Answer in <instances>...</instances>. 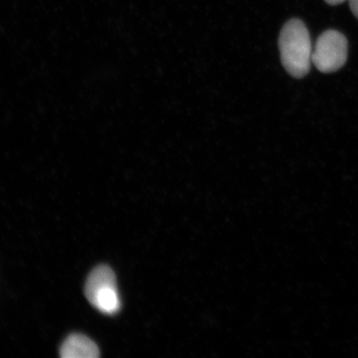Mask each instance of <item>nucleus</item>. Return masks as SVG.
Returning <instances> with one entry per match:
<instances>
[{
    "instance_id": "1",
    "label": "nucleus",
    "mask_w": 358,
    "mask_h": 358,
    "mask_svg": "<svg viewBox=\"0 0 358 358\" xmlns=\"http://www.w3.org/2000/svg\"><path fill=\"white\" fill-rule=\"evenodd\" d=\"M279 47L282 64L295 78L310 73L313 49L310 32L301 20H289L282 29Z\"/></svg>"
},
{
    "instance_id": "2",
    "label": "nucleus",
    "mask_w": 358,
    "mask_h": 358,
    "mask_svg": "<svg viewBox=\"0 0 358 358\" xmlns=\"http://www.w3.org/2000/svg\"><path fill=\"white\" fill-rule=\"evenodd\" d=\"M85 294L92 306L106 315H115L120 308V299L115 273L109 266H100L89 275Z\"/></svg>"
},
{
    "instance_id": "3",
    "label": "nucleus",
    "mask_w": 358,
    "mask_h": 358,
    "mask_svg": "<svg viewBox=\"0 0 358 358\" xmlns=\"http://www.w3.org/2000/svg\"><path fill=\"white\" fill-rule=\"evenodd\" d=\"M348 51L345 36L337 30H327L317 40L312 62L321 73H335L346 64Z\"/></svg>"
},
{
    "instance_id": "4",
    "label": "nucleus",
    "mask_w": 358,
    "mask_h": 358,
    "mask_svg": "<svg viewBox=\"0 0 358 358\" xmlns=\"http://www.w3.org/2000/svg\"><path fill=\"white\" fill-rule=\"evenodd\" d=\"M60 355L64 358H96L100 355V350L87 336L75 334L62 343Z\"/></svg>"
},
{
    "instance_id": "5",
    "label": "nucleus",
    "mask_w": 358,
    "mask_h": 358,
    "mask_svg": "<svg viewBox=\"0 0 358 358\" xmlns=\"http://www.w3.org/2000/svg\"><path fill=\"white\" fill-rule=\"evenodd\" d=\"M350 8L353 13L358 20V0H349Z\"/></svg>"
},
{
    "instance_id": "6",
    "label": "nucleus",
    "mask_w": 358,
    "mask_h": 358,
    "mask_svg": "<svg viewBox=\"0 0 358 358\" xmlns=\"http://www.w3.org/2000/svg\"><path fill=\"white\" fill-rule=\"evenodd\" d=\"M324 1L330 4V6H338V4L343 3L345 0H324Z\"/></svg>"
}]
</instances>
